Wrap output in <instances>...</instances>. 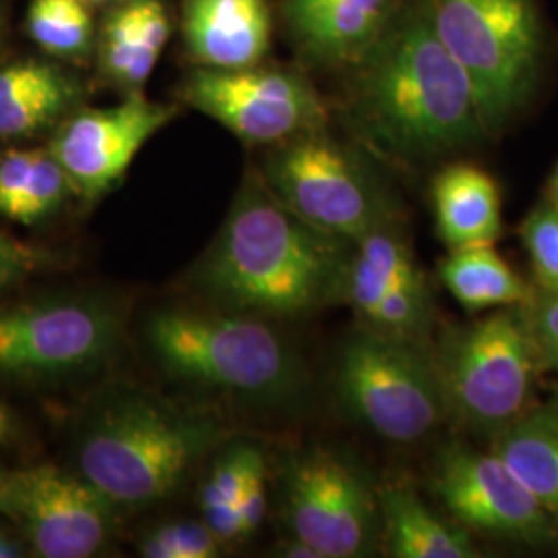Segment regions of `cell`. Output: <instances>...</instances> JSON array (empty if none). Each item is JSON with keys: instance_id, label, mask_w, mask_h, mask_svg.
I'll return each instance as SVG.
<instances>
[{"instance_id": "e575fe53", "label": "cell", "mask_w": 558, "mask_h": 558, "mask_svg": "<svg viewBox=\"0 0 558 558\" xmlns=\"http://www.w3.org/2000/svg\"><path fill=\"white\" fill-rule=\"evenodd\" d=\"M17 435V424L11 410L0 401V442H9Z\"/></svg>"}, {"instance_id": "603a6c76", "label": "cell", "mask_w": 558, "mask_h": 558, "mask_svg": "<svg viewBox=\"0 0 558 558\" xmlns=\"http://www.w3.org/2000/svg\"><path fill=\"white\" fill-rule=\"evenodd\" d=\"M410 244L396 223L385 226L359 240L345 281V299L364 320L389 292L424 283Z\"/></svg>"}, {"instance_id": "484cf974", "label": "cell", "mask_w": 558, "mask_h": 558, "mask_svg": "<svg viewBox=\"0 0 558 558\" xmlns=\"http://www.w3.org/2000/svg\"><path fill=\"white\" fill-rule=\"evenodd\" d=\"M253 445H234L221 456L201 488L203 521L220 538L221 544L242 539L240 493L251 461L257 456Z\"/></svg>"}, {"instance_id": "f1b7e54d", "label": "cell", "mask_w": 558, "mask_h": 558, "mask_svg": "<svg viewBox=\"0 0 558 558\" xmlns=\"http://www.w3.org/2000/svg\"><path fill=\"white\" fill-rule=\"evenodd\" d=\"M521 240L542 290H558V209L544 201L521 223Z\"/></svg>"}, {"instance_id": "f35d334b", "label": "cell", "mask_w": 558, "mask_h": 558, "mask_svg": "<svg viewBox=\"0 0 558 558\" xmlns=\"http://www.w3.org/2000/svg\"><path fill=\"white\" fill-rule=\"evenodd\" d=\"M2 36H4V29H2V17H0V46H2Z\"/></svg>"}, {"instance_id": "83f0119b", "label": "cell", "mask_w": 558, "mask_h": 558, "mask_svg": "<svg viewBox=\"0 0 558 558\" xmlns=\"http://www.w3.org/2000/svg\"><path fill=\"white\" fill-rule=\"evenodd\" d=\"M221 542L205 521H172L147 532L140 553L147 558H214Z\"/></svg>"}, {"instance_id": "cb8c5ba5", "label": "cell", "mask_w": 558, "mask_h": 558, "mask_svg": "<svg viewBox=\"0 0 558 558\" xmlns=\"http://www.w3.org/2000/svg\"><path fill=\"white\" fill-rule=\"evenodd\" d=\"M439 276L442 286L470 313L530 300L527 283L500 257L495 246L453 248L440 263Z\"/></svg>"}, {"instance_id": "8fae6325", "label": "cell", "mask_w": 558, "mask_h": 558, "mask_svg": "<svg viewBox=\"0 0 558 558\" xmlns=\"http://www.w3.org/2000/svg\"><path fill=\"white\" fill-rule=\"evenodd\" d=\"M122 325L98 300H29L0 308V373L25 379L94 368L119 345Z\"/></svg>"}, {"instance_id": "8d00e7d4", "label": "cell", "mask_w": 558, "mask_h": 558, "mask_svg": "<svg viewBox=\"0 0 558 558\" xmlns=\"http://www.w3.org/2000/svg\"><path fill=\"white\" fill-rule=\"evenodd\" d=\"M7 478H9V472L0 468V513H2V497H4V486H7Z\"/></svg>"}, {"instance_id": "3957f363", "label": "cell", "mask_w": 558, "mask_h": 558, "mask_svg": "<svg viewBox=\"0 0 558 558\" xmlns=\"http://www.w3.org/2000/svg\"><path fill=\"white\" fill-rule=\"evenodd\" d=\"M223 437L211 416L126 393L104 401L83 426L77 468L117 509H143L170 497Z\"/></svg>"}, {"instance_id": "f546056e", "label": "cell", "mask_w": 558, "mask_h": 558, "mask_svg": "<svg viewBox=\"0 0 558 558\" xmlns=\"http://www.w3.org/2000/svg\"><path fill=\"white\" fill-rule=\"evenodd\" d=\"M525 320L534 339L539 368L558 371V290H542V299Z\"/></svg>"}, {"instance_id": "d6986e66", "label": "cell", "mask_w": 558, "mask_h": 558, "mask_svg": "<svg viewBox=\"0 0 558 558\" xmlns=\"http://www.w3.org/2000/svg\"><path fill=\"white\" fill-rule=\"evenodd\" d=\"M433 207L439 239L451 251L495 246L502 234L499 184L476 163L445 166L433 180Z\"/></svg>"}, {"instance_id": "5b68a950", "label": "cell", "mask_w": 558, "mask_h": 558, "mask_svg": "<svg viewBox=\"0 0 558 558\" xmlns=\"http://www.w3.org/2000/svg\"><path fill=\"white\" fill-rule=\"evenodd\" d=\"M259 172L286 207L341 239L359 242L398 223V195L375 156L327 126L274 145Z\"/></svg>"}, {"instance_id": "d590c367", "label": "cell", "mask_w": 558, "mask_h": 558, "mask_svg": "<svg viewBox=\"0 0 558 558\" xmlns=\"http://www.w3.org/2000/svg\"><path fill=\"white\" fill-rule=\"evenodd\" d=\"M550 203L558 209V166L555 168L553 179H550Z\"/></svg>"}, {"instance_id": "1f68e13d", "label": "cell", "mask_w": 558, "mask_h": 558, "mask_svg": "<svg viewBox=\"0 0 558 558\" xmlns=\"http://www.w3.org/2000/svg\"><path fill=\"white\" fill-rule=\"evenodd\" d=\"M44 263V251L0 232V290L32 276Z\"/></svg>"}, {"instance_id": "74e56055", "label": "cell", "mask_w": 558, "mask_h": 558, "mask_svg": "<svg viewBox=\"0 0 558 558\" xmlns=\"http://www.w3.org/2000/svg\"><path fill=\"white\" fill-rule=\"evenodd\" d=\"M89 7H112V4H117L120 0H85Z\"/></svg>"}, {"instance_id": "7c38bea8", "label": "cell", "mask_w": 558, "mask_h": 558, "mask_svg": "<svg viewBox=\"0 0 558 558\" xmlns=\"http://www.w3.org/2000/svg\"><path fill=\"white\" fill-rule=\"evenodd\" d=\"M114 505L87 480L57 465L9 472L2 513L41 558H87L112 532Z\"/></svg>"}, {"instance_id": "4fadbf2b", "label": "cell", "mask_w": 558, "mask_h": 558, "mask_svg": "<svg viewBox=\"0 0 558 558\" xmlns=\"http://www.w3.org/2000/svg\"><path fill=\"white\" fill-rule=\"evenodd\" d=\"M179 114V106L129 94L110 108H83L52 131L50 151L73 184L75 197L96 203L110 193L143 145Z\"/></svg>"}, {"instance_id": "d4e9b609", "label": "cell", "mask_w": 558, "mask_h": 558, "mask_svg": "<svg viewBox=\"0 0 558 558\" xmlns=\"http://www.w3.org/2000/svg\"><path fill=\"white\" fill-rule=\"evenodd\" d=\"M25 23L29 38L52 59H87L96 41L92 7L85 0H32Z\"/></svg>"}, {"instance_id": "9c48e42d", "label": "cell", "mask_w": 558, "mask_h": 558, "mask_svg": "<svg viewBox=\"0 0 558 558\" xmlns=\"http://www.w3.org/2000/svg\"><path fill=\"white\" fill-rule=\"evenodd\" d=\"M279 518L320 558L371 557L380 538L379 488L348 456L315 445L281 465Z\"/></svg>"}, {"instance_id": "7402d4cb", "label": "cell", "mask_w": 558, "mask_h": 558, "mask_svg": "<svg viewBox=\"0 0 558 558\" xmlns=\"http://www.w3.org/2000/svg\"><path fill=\"white\" fill-rule=\"evenodd\" d=\"M497 453L558 527V412L530 410L493 439Z\"/></svg>"}, {"instance_id": "9a60e30c", "label": "cell", "mask_w": 558, "mask_h": 558, "mask_svg": "<svg viewBox=\"0 0 558 558\" xmlns=\"http://www.w3.org/2000/svg\"><path fill=\"white\" fill-rule=\"evenodd\" d=\"M403 0H279L300 60L320 71H350L385 36Z\"/></svg>"}, {"instance_id": "6da1fadb", "label": "cell", "mask_w": 558, "mask_h": 558, "mask_svg": "<svg viewBox=\"0 0 558 558\" xmlns=\"http://www.w3.org/2000/svg\"><path fill=\"white\" fill-rule=\"evenodd\" d=\"M341 117L364 149L401 166L486 137L472 83L440 41L428 0H403L379 44L348 71Z\"/></svg>"}, {"instance_id": "5bb4252c", "label": "cell", "mask_w": 558, "mask_h": 558, "mask_svg": "<svg viewBox=\"0 0 558 558\" xmlns=\"http://www.w3.org/2000/svg\"><path fill=\"white\" fill-rule=\"evenodd\" d=\"M433 490L465 530L525 544L555 538L557 523L497 453L447 447L435 463Z\"/></svg>"}, {"instance_id": "ffe728a7", "label": "cell", "mask_w": 558, "mask_h": 558, "mask_svg": "<svg viewBox=\"0 0 558 558\" xmlns=\"http://www.w3.org/2000/svg\"><path fill=\"white\" fill-rule=\"evenodd\" d=\"M380 534L396 558H476L470 530L440 518L418 495L393 482L379 488Z\"/></svg>"}, {"instance_id": "2e32d148", "label": "cell", "mask_w": 558, "mask_h": 558, "mask_svg": "<svg viewBox=\"0 0 558 558\" xmlns=\"http://www.w3.org/2000/svg\"><path fill=\"white\" fill-rule=\"evenodd\" d=\"M271 36L269 0H182V38L197 66L234 71L260 64Z\"/></svg>"}, {"instance_id": "4dcf8cb0", "label": "cell", "mask_w": 558, "mask_h": 558, "mask_svg": "<svg viewBox=\"0 0 558 558\" xmlns=\"http://www.w3.org/2000/svg\"><path fill=\"white\" fill-rule=\"evenodd\" d=\"M267 511V465L257 451L246 472L244 486L240 493V519H242V538H251L265 519Z\"/></svg>"}, {"instance_id": "e0dca14e", "label": "cell", "mask_w": 558, "mask_h": 558, "mask_svg": "<svg viewBox=\"0 0 558 558\" xmlns=\"http://www.w3.org/2000/svg\"><path fill=\"white\" fill-rule=\"evenodd\" d=\"M85 87L52 60L0 66V141L36 140L80 110Z\"/></svg>"}, {"instance_id": "52a82bcc", "label": "cell", "mask_w": 558, "mask_h": 558, "mask_svg": "<svg viewBox=\"0 0 558 558\" xmlns=\"http://www.w3.org/2000/svg\"><path fill=\"white\" fill-rule=\"evenodd\" d=\"M449 416L495 439L530 412L538 354L513 311L445 329L433 352Z\"/></svg>"}, {"instance_id": "8992f818", "label": "cell", "mask_w": 558, "mask_h": 558, "mask_svg": "<svg viewBox=\"0 0 558 558\" xmlns=\"http://www.w3.org/2000/svg\"><path fill=\"white\" fill-rule=\"evenodd\" d=\"M428 9L472 83L486 135H497L538 85L544 27L536 0H428Z\"/></svg>"}, {"instance_id": "ac0fdd59", "label": "cell", "mask_w": 558, "mask_h": 558, "mask_svg": "<svg viewBox=\"0 0 558 558\" xmlns=\"http://www.w3.org/2000/svg\"><path fill=\"white\" fill-rule=\"evenodd\" d=\"M172 34L166 0H120L108 7L98 32L101 77L124 96L140 94Z\"/></svg>"}, {"instance_id": "4316f807", "label": "cell", "mask_w": 558, "mask_h": 558, "mask_svg": "<svg viewBox=\"0 0 558 558\" xmlns=\"http://www.w3.org/2000/svg\"><path fill=\"white\" fill-rule=\"evenodd\" d=\"M435 323V302L428 281L398 288L380 300L379 306L364 319V327L383 336L408 339L428 345Z\"/></svg>"}, {"instance_id": "30bf717a", "label": "cell", "mask_w": 558, "mask_h": 558, "mask_svg": "<svg viewBox=\"0 0 558 558\" xmlns=\"http://www.w3.org/2000/svg\"><path fill=\"white\" fill-rule=\"evenodd\" d=\"M180 100L248 145H279L329 124V106L304 69L255 64L234 71L197 66Z\"/></svg>"}, {"instance_id": "7a4b0ae2", "label": "cell", "mask_w": 558, "mask_h": 558, "mask_svg": "<svg viewBox=\"0 0 558 558\" xmlns=\"http://www.w3.org/2000/svg\"><path fill=\"white\" fill-rule=\"evenodd\" d=\"M354 246L302 220L251 170L195 283L223 311L300 319L343 302Z\"/></svg>"}, {"instance_id": "44dd1931", "label": "cell", "mask_w": 558, "mask_h": 558, "mask_svg": "<svg viewBox=\"0 0 558 558\" xmlns=\"http://www.w3.org/2000/svg\"><path fill=\"white\" fill-rule=\"evenodd\" d=\"M75 195L73 184L50 147L0 154V216L36 226L52 218Z\"/></svg>"}, {"instance_id": "ba28073f", "label": "cell", "mask_w": 558, "mask_h": 558, "mask_svg": "<svg viewBox=\"0 0 558 558\" xmlns=\"http://www.w3.org/2000/svg\"><path fill=\"white\" fill-rule=\"evenodd\" d=\"M336 391L350 418L398 445L430 437L449 418L433 350L368 327L343 343Z\"/></svg>"}, {"instance_id": "277c9868", "label": "cell", "mask_w": 558, "mask_h": 558, "mask_svg": "<svg viewBox=\"0 0 558 558\" xmlns=\"http://www.w3.org/2000/svg\"><path fill=\"white\" fill-rule=\"evenodd\" d=\"M145 338L170 377L199 389L283 405L306 387L299 350L257 315L166 308L151 315Z\"/></svg>"}, {"instance_id": "836d02e7", "label": "cell", "mask_w": 558, "mask_h": 558, "mask_svg": "<svg viewBox=\"0 0 558 558\" xmlns=\"http://www.w3.org/2000/svg\"><path fill=\"white\" fill-rule=\"evenodd\" d=\"M25 557V546L11 532L0 527V558Z\"/></svg>"}, {"instance_id": "d6a6232c", "label": "cell", "mask_w": 558, "mask_h": 558, "mask_svg": "<svg viewBox=\"0 0 558 558\" xmlns=\"http://www.w3.org/2000/svg\"><path fill=\"white\" fill-rule=\"evenodd\" d=\"M278 555L286 558H320L319 553L315 548H311L306 542L292 538V536H288V538L279 544Z\"/></svg>"}]
</instances>
